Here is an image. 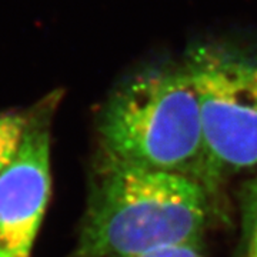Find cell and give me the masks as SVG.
I'll use <instances>...</instances> for the list:
<instances>
[{
    "instance_id": "6",
    "label": "cell",
    "mask_w": 257,
    "mask_h": 257,
    "mask_svg": "<svg viewBox=\"0 0 257 257\" xmlns=\"http://www.w3.org/2000/svg\"><path fill=\"white\" fill-rule=\"evenodd\" d=\"M244 231L247 256L257 257V203L244 202Z\"/></svg>"
},
{
    "instance_id": "5",
    "label": "cell",
    "mask_w": 257,
    "mask_h": 257,
    "mask_svg": "<svg viewBox=\"0 0 257 257\" xmlns=\"http://www.w3.org/2000/svg\"><path fill=\"white\" fill-rule=\"evenodd\" d=\"M30 111L0 116V172L9 165L23 140Z\"/></svg>"
},
{
    "instance_id": "1",
    "label": "cell",
    "mask_w": 257,
    "mask_h": 257,
    "mask_svg": "<svg viewBox=\"0 0 257 257\" xmlns=\"http://www.w3.org/2000/svg\"><path fill=\"white\" fill-rule=\"evenodd\" d=\"M211 200L202 184L186 176L101 157L69 257H138L200 244Z\"/></svg>"
},
{
    "instance_id": "7",
    "label": "cell",
    "mask_w": 257,
    "mask_h": 257,
    "mask_svg": "<svg viewBox=\"0 0 257 257\" xmlns=\"http://www.w3.org/2000/svg\"><path fill=\"white\" fill-rule=\"evenodd\" d=\"M138 257H204L200 250V244H177L169 247L157 248L150 253Z\"/></svg>"
},
{
    "instance_id": "8",
    "label": "cell",
    "mask_w": 257,
    "mask_h": 257,
    "mask_svg": "<svg viewBox=\"0 0 257 257\" xmlns=\"http://www.w3.org/2000/svg\"><path fill=\"white\" fill-rule=\"evenodd\" d=\"M244 202L257 203V176L247 184L244 192Z\"/></svg>"
},
{
    "instance_id": "4",
    "label": "cell",
    "mask_w": 257,
    "mask_h": 257,
    "mask_svg": "<svg viewBox=\"0 0 257 257\" xmlns=\"http://www.w3.org/2000/svg\"><path fill=\"white\" fill-rule=\"evenodd\" d=\"M56 100L30 110L18 152L0 172V247L29 257L49 196V120Z\"/></svg>"
},
{
    "instance_id": "2",
    "label": "cell",
    "mask_w": 257,
    "mask_h": 257,
    "mask_svg": "<svg viewBox=\"0 0 257 257\" xmlns=\"http://www.w3.org/2000/svg\"><path fill=\"white\" fill-rule=\"evenodd\" d=\"M99 132L101 157L186 176L216 197L199 96L186 62L149 67L121 83L103 107Z\"/></svg>"
},
{
    "instance_id": "9",
    "label": "cell",
    "mask_w": 257,
    "mask_h": 257,
    "mask_svg": "<svg viewBox=\"0 0 257 257\" xmlns=\"http://www.w3.org/2000/svg\"><path fill=\"white\" fill-rule=\"evenodd\" d=\"M0 257H13L12 254H9L6 250H3V248L0 247Z\"/></svg>"
},
{
    "instance_id": "3",
    "label": "cell",
    "mask_w": 257,
    "mask_h": 257,
    "mask_svg": "<svg viewBox=\"0 0 257 257\" xmlns=\"http://www.w3.org/2000/svg\"><path fill=\"white\" fill-rule=\"evenodd\" d=\"M202 113L211 179L257 167V56L194 47L187 56Z\"/></svg>"
}]
</instances>
